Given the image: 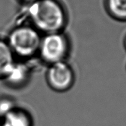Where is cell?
<instances>
[{"instance_id": "cell-7", "label": "cell", "mask_w": 126, "mask_h": 126, "mask_svg": "<svg viewBox=\"0 0 126 126\" xmlns=\"http://www.w3.org/2000/svg\"><path fill=\"white\" fill-rule=\"evenodd\" d=\"M16 59L7 41L0 38V80L3 79Z\"/></svg>"}, {"instance_id": "cell-9", "label": "cell", "mask_w": 126, "mask_h": 126, "mask_svg": "<svg viewBox=\"0 0 126 126\" xmlns=\"http://www.w3.org/2000/svg\"><path fill=\"white\" fill-rule=\"evenodd\" d=\"M14 102L8 98L0 99V118L16 107Z\"/></svg>"}, {"instance_id": "cell-5", "label": "cell", "mask_w": 126, "mask_h": 126, "mask_svg": "<svg viewBox=\"0 0 126 126\" xmlns=\"http://www.w3.org/2000/svg\"><path fill=\"white\" fill-rule=\"evenodd\" d=\"M33 66L29 60H16L2 81L11 88L18 89L24 87L30 81Z\"/></svg>"}, {"instance_id": "cell-2", "label": "cell", "mask_w": 126, "mask_h": 126, "mask_svg": "<svg viewBox=\"0 0 126 126\" xmlns=\"http://www.w3.org/2000/svg\"><path fill=\"white\" fill-rule=\"evenodd\" d=\"M43 34L27 23H21L11 30L7 41L16 59L28 60L38 57Z\"/></svg>"}, {"instance_id": "cell-8", "label": "cell", "mask_w": 126, "mask_h": 126, "mask_svg": "<svg viewBox=\"0 0 126 126\" xmlns=\"http://www.w3.org/2000/svg\"><path fill=\"white\" fill-rule=\"evenodd\" d=\"M107 9L112 18L126 22V0H107Z\"/></svg>"}, {"instance_id": "cell-12", "label": "cell", "mask_w": 126, "mask_h": 126, "mask_svg": "<svg viewBox=\"0 0 126 126\" xmlns=\"http://www.w3.org/2000/svg\"></svg>"}, {"instance_id": "cell-13", "label": "cell", "mask_w": 126, "mask_h": 126, "mask_svg": "<svg viewBox=\"0 0 126 126\" xmlns=\"http://www.w3.org/2000/svg\"></svg>"}, {"instance_id": "cell-1", "label": "cell", "mask_w": 126, "mask_h": 126, "mask_svg": "<svg viewBox=\"0 0 126 126\" xmlns=\"http://www.w3.org/2000/svg\"><path fill=\"white\" fill-rule=\"evenodd\" d=\"M25 15L27 23L42 34L64 32L68 22L65 9L56 0H36L30 3Z\"/></svg>"}, {"instance_id": "cell-11", "label": "cell", "mask_w": 126, "mask_h": 126, "mask_svg": "<svg viewBox=\"0 0 126 126\" xmlns=\"http://www.w3.org/2000/svg\"><path fill=\"white\" fill-rule=\"evenodd\" d=\"M25 1H28V2H30V3H32V2H34V1H36V0H25Z\"/></svg>"}, {"instance_id": "cell-10", "label": "cell", "mask_w": 126, "mask_h": 126, "mask_svg": "<svg viewBox=\"0 0 126 126\" xmlns=\"http://www.w3.org/2000/svg\"><path fill=\"white\" fill-rule=\"evenodd\" d=\"M124 49H125V50H126V36L124 39Z\"/></svg>"}, {"instance_id": "cell-4", "label": "cell", "mask_w": 126, "mask_h": 126, "mask_svg": "<svg viewBox=\"0 0 126 126\" xmlns=\"http://www.w3.org/2000/svg\"><path fill=\"white\" fill-rule=\"evenodd\" d=\"M46 81L52 91L63 93L73 87L76 75L67 61L60 62L48 65L46 71Z\"/></svg>"}, {"instance_id": "cell-6", "label": "cell", "mask_w": 126, "mask_h": 126, "mask_svg": "<svg viewBox=\"0 0 126 126\" xmlns=\"http://www.w3.org/2000/svg\"><path fill=\"white\" fill-rule=\"evenodd\" d=\"M0 126H34V120L28 111L16 106L0 118Z\"/></svg>"}, {"instance_id": "cell-3", "label": "cell", "mask_w": 126, "mask_h": 126, "mask_svg": "<svg viewBox=\"0 0 126 126\" xmlns=\"http://www.w3.org/2000/svg\"><path fill=\"white\" fill-rule=\"evenodd\" d=\"M71 50V43L64 32L43 34L38 57L43 64L51 65L66 61Z\"/></svg>"}]
</instances>
